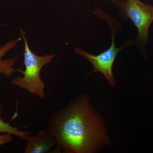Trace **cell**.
I'll return each mask as SVG.
<instances>
[{
  "mask_svg": "<svg viewBox=\"0 0 153 153\" xmlns=\"http://www.w3.org/2000/svg\"><path fill=\"white\" fill-rule=\"evenodd\" d=\"M117 6L123 19H129L138 30L135 41L146 46L149 41V30L153 22V6L140 0H108Z\"/></svg>",
  "mask_w": 153,
  "mask_h": 153,
  "instance_id": "3957f363",
  "label": "cell"
},
{
  "mask_svg": "<svg viewBox=\"0 0 153 153\" xmlns=\"http://www.w3.org/2000/svg\"><path fill=\"white\" fill-rule=\"evenodd\" d=\"M13 140L12 135L8 133L0 134V146L11 142Z\"/></svg>",
  "mask_w": 153,
  "mask_h": 153,
  "instance_id": "ba28073f",
  "label": "cell"
},
{
  "mask_svg": "<svg viewBox=\"0 0 153 153\" xmlns=\"http://www.w3.org/2000/svg\"><path fill=\"white\" fill-rule=\"evenodd\" d=\"M109 26L111 27V44L110 47L105 51L99 55H94L88 53L79 47H76L74 49V52L77 55L87 59L93 65V70L89 72L86 76L94 72H100L103 74L109 85L112 87H114L116 80L113 72L114 63L120 50L130 45V42L121 47H116L115 43V32L113 26L110 24Z\"/></svg>",
  "mask_w": 153,
  "mask_h": 153,
  "instance_id": "277c9868",
  "label": "cell"
},
{
  "mask_svg": "<svg viewBox=\"0 0 153 153\" xmlns=\"http://www.w3.org/2000/svg\"><path fill=\"white\" fill-rule=\"evenodd\" d=\"M21 40L22 38L12 40L7 42L4 45H1L0 47V74H2L6 77H9L16 72L22 74L24 71L23 68L21 67L18 68H13L18 59V56H15L13 58L7 60H2V57L5 56L6 53L16 47Z\"/></svg>",
  "mask_w": 153,
  "mask_h": 153,
  "instance_id": "8992f818",
  "label": "cell"
},
{
  "mask_svg": "<svg viewBox=\"0 0 153 153\" xmlns=\"http://www.w3.org/2000/svg\"><path fill=\"white\" fill-rule=\"evenodd\" d=\"M3 108L0 104V133H8L16 136L22 140H26L28 137L33 134V132L20 130L19 127L11 126L10 123L5 122L1 117Z\"/></svg>",
  "mask_w": 153,
  "mask_h": 153,
  "instance_id": "52a82bcc",
  "label": "cell"
},
{
  "mask_svg": "<svg viewBox=\"0 0 153 153\" xmlns=\"http://www.w3.org/2000/svg\"><path fill=\"white\" fill-rule=\"evenodd\" d=\"M46 129L56 140L57 153H94L111 143L103 119L87 94L55 111Z\"/></svg>",
  "mask_w": 153,
  "mask_h": 153,
  "instance_id": "6da1fadb",
  "label": "cell"
},
{
  "mask_svg": "<svg viewBox=\"0 0 153 153\" xmlns=\"http://www.w3.org/2000/svg\"><path fill=\"white\" fill-rule=\"evenodd\" d=\"M24 153H47L56 145L54 137L46 129H41L35 135H31L26 140Z\"/></svg>",
  "mask_w": 153,
  "mask_h": 153,
  "instance_id": "5b68a950",
  "label": "cell"
},
{
  "mask_svg": "<svg viewBox=\"0 0 153 153\" xmlns=\"http://www.w3.org/2000/svg\"><path fill=\"white\" fill-rule=\"evenodd\" d=\"M20 34L25 43L24 57L25 69L22 73L24 75L23 77L17 76L11 80L10 84L27 90L29 93L44 100L46 97L44 91L45 84L41 79V71L43 67L50 63L56 55H36L29 47L25 31L22 28L20 29Z\"/></svg>",
  "mask_w": 153,
  "mask_h": 153,
  "instance_id": "7a4b0ae2",
  "label": "cell"
}]
</instances>
